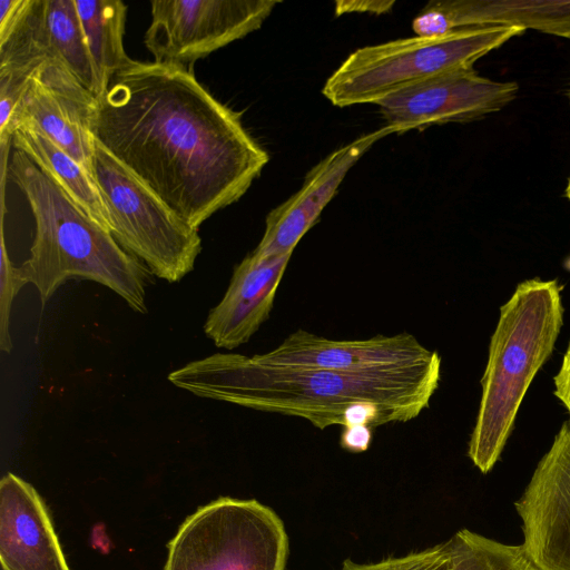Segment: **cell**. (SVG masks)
<instances>
[{"mask_svg":"<svg viewBox=\"0 0 570 570\" xmlns=\"http://www.w3.org/2000/svg\"><path fill=\"white\" fill-rule=\"evenodd\" d=\"M97 145L194 228L236 203L268 154L184 67L131 62L98 99Z\"/></svg>","mask_w":570,"mask_h":570,"instance_id":"1","label":"cell"},{"mask_svg":"<svg viewBox=\"0 0 570 570\" xmlns=\"http://www.w3.org/2000/svg\"><path fill=\"white\" fill-rule=\"evenodd\" d=\"M440 379V356L412 367L350 374L266 365L232 352L191 361L168 375L196 396L302 417L321 430L411 421L429 406Z\"/></svg>","mask_w":570,"mask_h":570,"instance_id":"2","label":"cell"},{"mask_svg":"<svg viewBox=\"0 0 570 570\" xmlns=\"http://www.w3.org/2000/svg\"><path fill=\"white\" fill-rule=\"evenodd\" d=\"M8 178L28 202L36 233L29 257L17 266L45 305L69 278L99 283L135 312L147 313L149 269L124 249L27 154L13 148Z\"/></svg>","mask_w":570,"mask_h":570,"instance_id":"3","label":"cell"},{"mask_svg":"<svg viewBox=\"0 0 570 570\" xmlns=\"http://www.w3.org/2000/svg\"><path fill=\"white\" fill-rule=\"evenodd\" d=\"M562 323L561 287L554 279L521 282L500 307L468 446V456L482 473L500 459L522 400L552 354Z\"/></svg>","mask_w":570,"mask_h":570,"instance_id":"4","label":"cell"},{"mask_svg":"<svg viewBox=\"0 0 570 570\" xmlns=\"http://www.w3.org/2000/svg\"><path fill=\"white\" fill-rule=\"evenodd\" d=\"M524 30L493 26L439 37L413 36L354 50L325 81L322 94L336 107L374 104L436 76L474 62Z\"/></svg>","mask_w":570,"mask_h":570,"instance_id":"5","label":"cell"},{"mask_svg":"<svg viewBox=\"0 0 570 570\" xmlns=\"http://www.w3.org/2000/svg\"><path fill=\"white\" fill-rule=\"evenodd\" d=\"M288 557L289 537L274 509L222 497L181 523L165 570H287Z\"/></svg>","mask_w":570,"mask_h":570,"instance_id":"6","label":"cell"},{"mask_svg":"<svg viewBox=\"0 0 570 570\" xmlns=\"http://www.w3.org/2000/svg\"><path fill=\"white\" fill-rule=\"evenodd\" d=\"M94 178L109 216V233L151 274L177 283L189 274L202 250L198 229L97 145Z\"/></svg>","mask_w":570,"mask_h":570,"instance_id":"7","label":"cell"},{"mask_svg":"<svg viewBox=\"0 0 570 570\" xmlns=\"http://www.w3.org/2000/svg\"><path fill=\"white\" fill-rule=\"evenodd\" d=\"M277 4L272 0H154L144 43L154 62L193 70L198 59L259 29Z\"/></svg>","mask_w":570,"mask_h":570,"instance_id":"8","label":"cell"},{"mask_svg":"<svg viewBox=\"0 0 570 570\" xmlns=\"http://www.w3.org/2000/svg\"><path fill=\"white\" fill-rule=\"evenodd\" d=\"M518 90L517 82L492 80L469 68L402 89L376 106L386 125L403 134L497 112L517 97Z\"/></svg>","mask_w":570,"mask_h":570,"instance_id":"9","label":"cell"},{"mask_svg":"<svg viewBox=\"0 0 570 570\" xmlns=\"http://www.w3.org/2000/svg\"><path fill=\"white\" fill-rule=\"evenodd\" d=\"M97 109L98 98L61 62L48 59L32 75L10 134L22 125L36 128L94 176Z\"/></svg>","mask_w":570,"mask_h":570,"instance_id":"10","label":"cell"},{"mask_svg":"<svg viewBox=\"0 0 570 570\" xmlns=\"http://www.w3.org/2000/svg\"><path fill=\"white\" fill-rule=\"evenodd\" d=\"M522 547L540 570H570V420L514 502Z\"/></svg>","mask_w":570,"mask_h":570,"instance_id":"11","label":"cell"},{"mask_svg":"<svg viewBox=\"0 0 570 570\" xmlns=\"http://www.w3.org/2000/svg\"><path fill=\"white\" fill-rule=\"evenodd\" d=\"M439 356L409 333L380 334L366 340H331L299 328L274 350L252 358L266 365L361 374L417 366Z\"/></svg>","mask_w":570,"mask_h":570,"instance_id":"12","label":"cell"},{"mask_svg":"<svg viewBox=\"0 0 570 570\" xmlns=\"http://www.w3.org/2000/svg\"><path fill=\"white\" fill-rule=\"evenodd\" d=\"M399 134L391 126L362 135L335 149L306 175L302 187L266 216L264 234L253 250L262 257L293 254L325 206L336 194L348 170L379 140Z\"/></svg>","mask_w":570,"mask_h":570,"instance_id":"13","label":"cell"},{"mask_svg":"<svg viewBox=\"0 0 570 570\" xmlns=\"http://www.w3.org/2000/svg\"><path fill=\"white\" fill-rule=\"evenodd\" d=\"M18 56L67 67L98 98V82L75 0H24L4 31Z\"/></svg>","mask_w":570,"mask_h":570,"instance_id":"14","label":"cell"},{"mask_svg":"<svg viewBox=\"0 0 570 570\" xmlns=\"http://www.w3.org/2000/svg\"><path fill=\"white\" fill-rule=\"evenodd\" d=\"M533 29L570 40V0H440L415 16L416 36L439 37L484 27Z\"/></svg>","mask_w":570,"mask_h":570,"instance_id":"15","label":"cell"},{"mask_svg":"<svg viewBox=\"0 0 570 570\" xmlns=\"http://www.w3.org/2000/svg\"><path fill=\"white\" fill-rule=\"evenodd\" d=\"M291 256L262 257L252 252L235 267L223 298L204 324L215 346L232 351L247 343L268 320Z\"/></svg>","mask_w":570,"mask_h":570,"instance_id":"16","label":"cell"},{"mask_svg":"<svg viewBox=\"0 0 570 570\" xmlns=\"http://www.w3.org/2000/svg\"><path fill=\"white\" fill-rule=\"evenodd\" d=\"M2 570H70L36 489L13 473L0 482Z\"/></svg>","mask_w":570,"mask_h":570,"instance_id":"17","label":"cell"},{"mask_svg":"<svg viewBox=\"0 0 570 570\" xmlns=\"http://www.w3.org/2000/svg\"><path fill=\"white\" fill-rule=\"evenodd\" d=\"M12 147L27 154L75 203L109 232L108 210L99 187L94 176L75 158L28 125L16 129Z\"/></svg>","mask_w":570,"mask_h":570,"instance_id":"18","label":"cell"},{"mask_svg":"<svg viewBox=\"0 0 570 570\" xmlns=\"http://www.w3.org/2000/svg\"><path fill=\"white\" fill-rule=\"evenodd\" d=\"M98 82V99L131 58L124 35L127 6L120 0H75Z\"/></svg>","mask_w":570,"mask_h":570,"instance_id":"19","label":"cell"},{"mask_svg":"<svg viewBox=\"0 0 570 570\" xmlns=\"http://www.w3.org/2000/svg\"><path fill=\"white\" fill-rule=\"evenodd\" d=\"M448 541L451 570H540L522 544H505L469 529H461Z\"/></svg>","mask_w":570,"mask_h":570,"instance_id":"20","label":"cell"},{"mask_svg":"<svg viewBox=\"0 0 570 570\" xmlns=\"http://www.w3.org/2000/svg\"><path fill=\"white\" fill-rule=\"evenodd\" d=\"M337 570H451V557L448 541H444L426 549L377 561L356 562L346 559Z\"/></svg>","mask_w":570,"mask_h":570,"instance_id":"21","label":"cell"},{"mask_svg":"<svg viewBox=\"0 0 570 570\" xmlns=\"http://www.w3.org/2000/svg\"><path fill=\"white\" fill-rule=\"evenodd\" d=\"M4 216H1L0 233V348L4 353L12 351L10 334L11 306L16 295L26 284L20 278L17 266H13L4 239Z\"/></svg>","mask_w":570,"mask_h":570,"instance_id":"22","label":"cell"},{"mask_svg":"<svg viewBox=\"0 0 570 570\" xmlns=\"http://www.w3.org/2000/svg\"><path fill=\"white\" fill-rule=\"evenodd\" d=\"M372 442V428L367 425L344 426L340 444L352 453L365 452Z\"/></svg>","mask_w":570,"mask_h":570,"instance_id":"23","label":"cell"},{"mask_svg":"<svg viewBox=\"0 0 570 570\" xmlns=\"http://www.w3.org/2000/svg\"><path fill=\"white\" fill-rule=\"evenodd\" d=\"M553 381L554 395L570 414V342L563 355L559 372Z\"/></svg>","mask_w":570,"mask_h":570,"instance_id":"24","label":"cell"},{"mask_svg":"<svg viewBox=\"0 0 570 570\" xmlns=\"http://www.w3.org/2000/svg\"><path fill=\"white\" fill-rule=\"evenodd\" d=\"M394 1H336V16L347 12L386 13L394 6Z\"/></svg>","mask_w":570,"mask_h":570,"instance_id":"25","label":"cell"},{"mask_svg":"<svg viewBox=\"0 0 570 570\" xmlns=\"http://www.w3.org/2000/svg\"><path fill=\"white\" fill-rule=\"evenodd\" d=\"M564 195L570 200V176H569L568 184H567V187L564 190Z\"/></svg>","mask_w":570,"mask_h":570,"instance_id":"26","label":"cell"},{"mask_svg":"<svg viewBox=\"0 0 570 570\" xmlns=\"http://www.w3.org/2000/svg\"><path fill=\"white\" fill-rule=\"evenodd\" d=\"M564 266L568 271H570V256L566 259Z\"/></svg>","mask_w":570,"mask_h":570,"instance_id":"27","label":"cell"}]
</instances>
